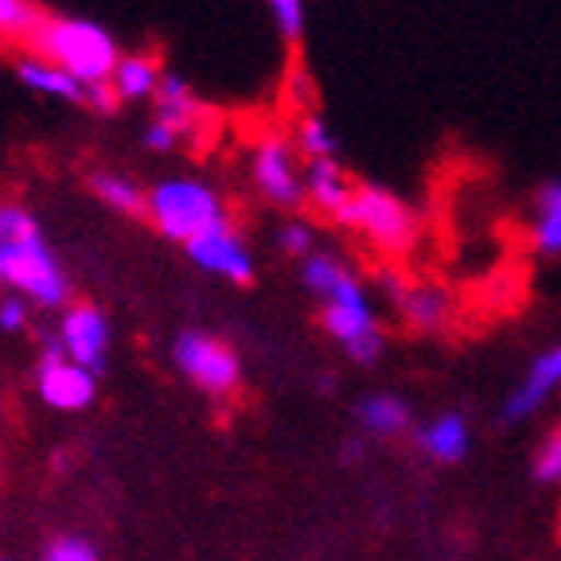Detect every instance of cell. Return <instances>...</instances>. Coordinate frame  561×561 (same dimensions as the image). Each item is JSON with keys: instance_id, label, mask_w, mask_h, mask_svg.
I'll return each instance as SVG.
<instances>
[{"instance_id": "obj_17", "label": "cell", "mask_w": 561, "mask_h": 561, "mask_svg": "<svg viewBox=\"0 0 561 561\" xmlns=\"http://www.w3.org/2000/svg\"><path fill=\"white\" fill-rule=\"evenodd\" d=\"M157 117L164 125H172L180 137L192 133L195 125H203V105L195 102V94L187 90V82L180 75H164L157 90Z\"/></svg>"}, {"instance_id": "obj_28", "label": "cell", "mask_w": 561, "mask_h": 561, "mask_svg": "<svg viewBox=\"0 0 561 561\" xmlns=\"http://www.w3.org/2000/svg\"><path fill=\"white\" fill-rule=\"evenodd\" d=\"M87 105L98 114H114L122 105V94L114 90V82H94V87H87Z\"/></svg>"}, {"instance_id": "obj_13", "label": "cell", "mask_w": 561, "mask_h": 561, "mask_svg": "<svg viewBox=\"0 0 561 561\" xmlns=\"http://www.w3.org/2000/svg\"><path fill=\"white\" fill-rule=\"evenodd\" d=\"M413 440H417L421 456L433 465H460L472 453V421L456 410L433 413L430 421H421L413 430Z\"/></svg>"}, {"instance_id": "obj_9", "label": "cell", "mask_w": 561, "mask_h": 561, "mask_svg": "<svg viewBox=\"0 0 561 561\" xmlns=\"http://www.w3.org/2000/svg\"><path fill=\"white\" fill-rule=\"evenodd\" d=\"M35 386H39V398H44L51 410L75 413L87 410L98 394V375H90L87 367H79L75 359H67L59 335H47L44 355H39V375H35Z\"/></svg>"}, {"instance_id": "obj_1", "label": "cell", "mask_w": 561, "mask_h": 561, "mask_svg": "<svg viewBox=\"0 0 561 561\" xmlns=\"http://www.w3.org/2000/svg\"><path fill=\"white\" fill-rule=\"evenodd\" d=\"M300 280L320 300V324L351 363L370 367L382 359V320H378L375 297L367 293L359 273L351 270V262H343L332 250H316L300 262Z\"/></svg>"}, {"instance_id": "obj_26", "label": "cell", "mask_w": 561, "mask_h": 561, "mask_svg": "<svg viewBox=\"0 0 561 561\" xmlns=\"http://www.w3.org/2000/svg\"><path fill=\"white\" fill-rule=\"evenodd\" d=\"M44 561H98V550L87 542V538L62 535V538H55V542L47 546Z\"/></svg>"}, {"instance_id": "obj_12", "label": "cell", "mask_w": 561, "mask_h": 561, "mask_svg": "<svg viewBox=\"0 0 561 561\" xmlns=\"http://www.w3.org/2000/svg\"><path fill=\"white\" fill-rule=\"evenodd\" d=\"M59 343L67 351V359L87 367L90 375H102L105 351H110V320L94 305L67 308V316H62L59 324Z\"/></svg>"}, {"instance_id": "obj_16", "label": "cell", "mask_w": 561, "mask_h": 561, "mask_svg": "<svg viewBox=\"0 0 561 561\" xmlns=\"http://www.w3.org/2000/svg\"><path fill=\"white\" fill-rule=\"evenodd\" d=\"M526 238H530V250H535V254L561 257V180H546L535 192Z\"/></svg>"}, {"instance_id": "obj_29", "label": "cell", "mask_w": 561, "mask_h": 561, "mask_svg": "<svg viewBox=\"0 0 561 561\" xmlns=\"http://www.w3.org/2000/svg\"><path fill=\"white\" fill-rule=\"evenodd\" d=\"M145 145H149V149H157V152H172L175 145H180V133H175L172 125H164L157 117V122H152L149 129H145Z\"/></svg>"}, {"instance_id": "obj_18", "label": "cell", "mask_w": 561, "mask_h": 561, "mask_svg": "<svg viewBox=\"0 0 561 561\" xmlns=\"http://www.w3.org/2000/svg\"><path fill=\"white\" fill-rule=\"evenodd\" d=\"M16 75H20V82H24L27 90H39V94L67 98V102H82V105H87V87H82L75 75H67L62 67H55V62L24 59L16 67Z\"/></svg>"}, {"instance_id": "obj_7", "label": "cell", "mask_w": 561, "mask_h": 561, "mask_svg": "<svg viewBox=\"0 0 561 561\" xmlns=\"http://www.w3.org/2000/svg\"><path fill=\"white\" fill-rule=\"evenodd\" d=\"M250 175H254V187L262 192L265 203L280 210H297L308 203L305 192V157L297 152L293 137H280V133H270V137L257 140L254 160H250Z\"/></svg>"}, {"instance_id": "obj_24", "label": "cell", "mask_w": 561, "mask_h": 561, "mask_svg": "<svg viewBox=\"0 0 561 561\" xmlns=\"http://www.w3.org/2000/svg\"><path fill=\"white\" fill-rule=\"evenodd\" d=\"M265 9H270L273 24H277L280 39H289V44H297L300 35H305V24H308L305 0H265Z\"/></svg>"}, {"instance_id": "obj_27", "label": "cell", "mask_w": 561, "mask_h": 561, "mask_svg": "<svg viewBox=\"0 0 561 561\" xmlns=\"http://www.w3.org/2000/svg\"><path fill=\"white\" fill-rule=\"evenodd\" d=\"M289 98H293V105H297V114L316 110V87H312V75H308L305 67L289 70Z\"/></svg>"}, {"instance_id": "obj_21", "label": "cell", "mask_w": 561, "mask_h": 561, "mask_svg": "<svg viewBox=\"0 0 561 561\" xmlns=\"http://www.w3.org/2000/svg\"><path fill=\"white\" fill-rule=\"evenodd\" d=\"M293 145H297V152L308 160H328L340 152V137H335V129L324 122V114L320 110H305V114H297V125H293Z\"/></svg>"}, {"instance_id": "obj_25", "label": "cell", "mask_w": 561, "mask_h": 561, "mask_svg": "<svg viewBox=\"0 0 561 561\" xmlns=\"http://www.w3.org/2000/svg\"><path fill=\"white\" fill-rule=\"evenodd\" d=\"M277 245L285 250V254H293V257H300V262H305L308 254H316V230H312V222L285 219V222H280V230H277Z\"/></svg>"}, {"instance_id": "obj_2", "label": "cell", "mask_w": 561, "mask_h": 561, "mask_svg": "<svg viewBox=\"0 0 561 561\" xmlns=\"http://www.w3.org/2000/svg\"><path fill=\"white\" fill-rule=\"evenodd\" d=\"M0 285L24 293L44 308L67 300V277L59 257L39 234V222L20 203H0Z\"/></svg>"}, {"instance_id": "obj_6", "label": "cell", "mask_w": 561, "mask_h": 561, "mask_svg": "<svg viewBox=\"0 0 561 561\" xmlns=\"http://www.w3.org/2000/svg\"><path fill=\"white\" fill-rule=\"evenodd\" d=\"M378 289H382V297L390 300V308H394L398 320H402L410 332L433 335L453 324L456 300L440 280L413 277V273L398 270V265H382V270H378Z\"/></svg>"}, {"instance_id": "obj_19", "label": "cell", "mask_w": 561, "mask_h": 561, "mask_svg": "<svg viewBox=\"0 0 561 561\" xmlns=\"http://www.w3.org/2000/svg\"><path fill=\"white\" fill-rule=\"evenodd\" d=\"M90 192L105 203V207H114L117 215H129V219H149V195L140 192L133 180L114 172H94L90 175Z\"/></svg>"}, {"instance_id": "obj_10", "label": "cell", "mask_w": 561, "mask_h": 561, "mask_svg": "<svg viewBox=\"0 0 561 561\" xmlns=\"http://www.w3.org/2000/svg\"><path fill=\"white\" fill-rule=\"evenodd\" d=\"M187 257L199 270L215 273V277H227L230 285H250L254 280V254H250V245L242 242V234H238L230 219H222L219 227H210L199 238H192L187 242Z\"/></svg>"}, {"instance_id": "obj_15", "label": "cell", "mask_w": 561, "mask_h": 561, "mask_svg": "<svg viewBox=\"0 0 561 561\" xmlns=\"http://www.w3.org/2000/svg\"><path fill=\"white\" fill-rule=\"evenodd\" d=\"M355 421L367 437L378 440H394L413 433V410L402 394H390V390H375V394H363L355 405Z\"/></svg>"}, {"instance_id": "obj_3", "label": "cell", "mask_w": 561, "mask_h": 561, "mask_svg": "<svg viewBox=\"0 0 561 561\" xmlns=\"http://www.w3.org/2000/svg\"><path fill=\"white\" fill-rule=\"evenodd\" d=\"M335 222L347 227L351 234H359L386 262H402L421 238L417 207L398 192H390V187L363 184V180L355 184V195H351V203Z\"/></svg>"}, {"instance_id": "obj_23", "label": "cell", "mask_w": 561, "mask_h": 561, "mask_svg": "<svg viewBox=\"0 0 561 561\" xmlns=\"http://www.w3.org/2000/svg\"><path fill=\"white\" fill-rule=\"evenodd\" d=\"M530 472H535V480L546 483V488H561V425L538 440Z\"/></svg>"}, {"instance_id": "obj_14", "label": "cell", "mask_w": 561, "mask_h": 561, "mask_svg": "<svg viewBox=\"0 0 561 561\" xmlns=\"http://www.w3.org/2000/svg\"><path fill=\"white\" fill-rule=\"evenodd\" d=\"M355 184L359 180H351L347 168L340 164V157H328V160H308L305 164V192L308 203H312L324 219H340L343 207L351 203L355 195Z\"/></svg>"}, {"instance_id": "obj_20", "label": "cell", "mask_w": 561, "mask_h": 561, "mask_svg": "<svg viewBox=\"0 0 561 561\" xmlns=\"http://www.w3.org/2000/svg\"><path fill=\"white\" fill-rule=\"evenodd\" d=\"M160 67L149 59V55H125L114 70V90L122 94V102H137V98H157L160 90Z\"/></svg>"}, {"instance_id": "obj_22", "label": "cell", "mask_w": 561, "mask_h": 561, "mask_svg": "<svg viewBox=\"0 0 561 561\" xmlns=\"http://www.w3.org/2000/svg\"><path fill=\"white\" fill-rule=\"evenodd\" d=\"M44 12L35 9L32 0H0V32L20 35V39H35V32L44 27Z\"/></svg>"}, {"instance_id": "obj_11", "label": "cell", "mask_w": 561, "mask_h": 561, "mask_svg": "<svg viewBox=\"0 0 561 561\" xmlns=\"http://www.w3.org/2000/svg\"><path fill=\"white\" fill-rule=\"evenodd\" d=\"M558 390H561V343H553V347L538 351L535 359H530V367L523 370V378H518L515 390H511L507 402H503V421L523 425V421L535 417Z\"/></svg>"}, {"instance_id": "obj_5", "label": "cell", "mask_w": 561, "mask_h": 561, "mask_svg": "<svg viewBox=\"0 0 561 561\" xmlns=\"http://www.w3.org/2000/svg\"><path fill=\"white\" fill-rule=\"evenodd\" d=\"M149 219L164 238L187 245L203 230L219 227L227 219V207H222V195L210 184L192 180V175H172V180H160L149 192Z\"/></svg>"}, {"instance_id": "obj_30", "label": "cell", "mask_w": 561, "mask_h": 561, "mask_svg": "<svg viewBox=\"0 0 561 561\" xmlns=\"http://www.w3.org/2000/svg\"><path fill=\"white\" fill-rule=\"evenodd\" d=\"M27 328V305L24 300H4L0 305V332H20Z\"/></svg>"}, {"instance_id": "obj_31", "label": "cell", "mask_w": 561, "mask_h": 561, "mask_svg": "<svg viewBox=\"0 0 561 561\" xmlns=\"http://www.w3.org/2000/svg\"><path fill=\"white\" fill-rule=\"evenodd\" d=\"M0 561H4V558H0Z\"/></svg>"}, {"instance_id": "obj_8", "label": "cell", "mask_w": 561, "mask_h": 561, "mask_svg": "<svg viewBox=\"0 0 561 561\" xmlns=\"http://www.w3.org/2000/svg\"><path fill=\"white\" fill-rule=\"evenodd\" d=\"M175 367L184 370L199 390L215 398H227L242 382V363L222 340L207 332H184L175 340Z\"/></svg>"}, {"instance_id": "obj_4", "label": "cell", "mask_w": 561, "mask_h": 561, "mask_svg": "<svg viewBox=\"0 0 561 561\" xmlns=\"http://www.w3.org/2000/svg\"><path fill=\"white\" fill-rule=\"evenodd\" d=\"M32 44L47 62H55V67H62L67 75H75L82 87L110 82L114 79L117 62H122V55H117L110 32L98 27V24H90V20L47 16L44 27L35 32Z\"/></svg>"}]
</instances>
